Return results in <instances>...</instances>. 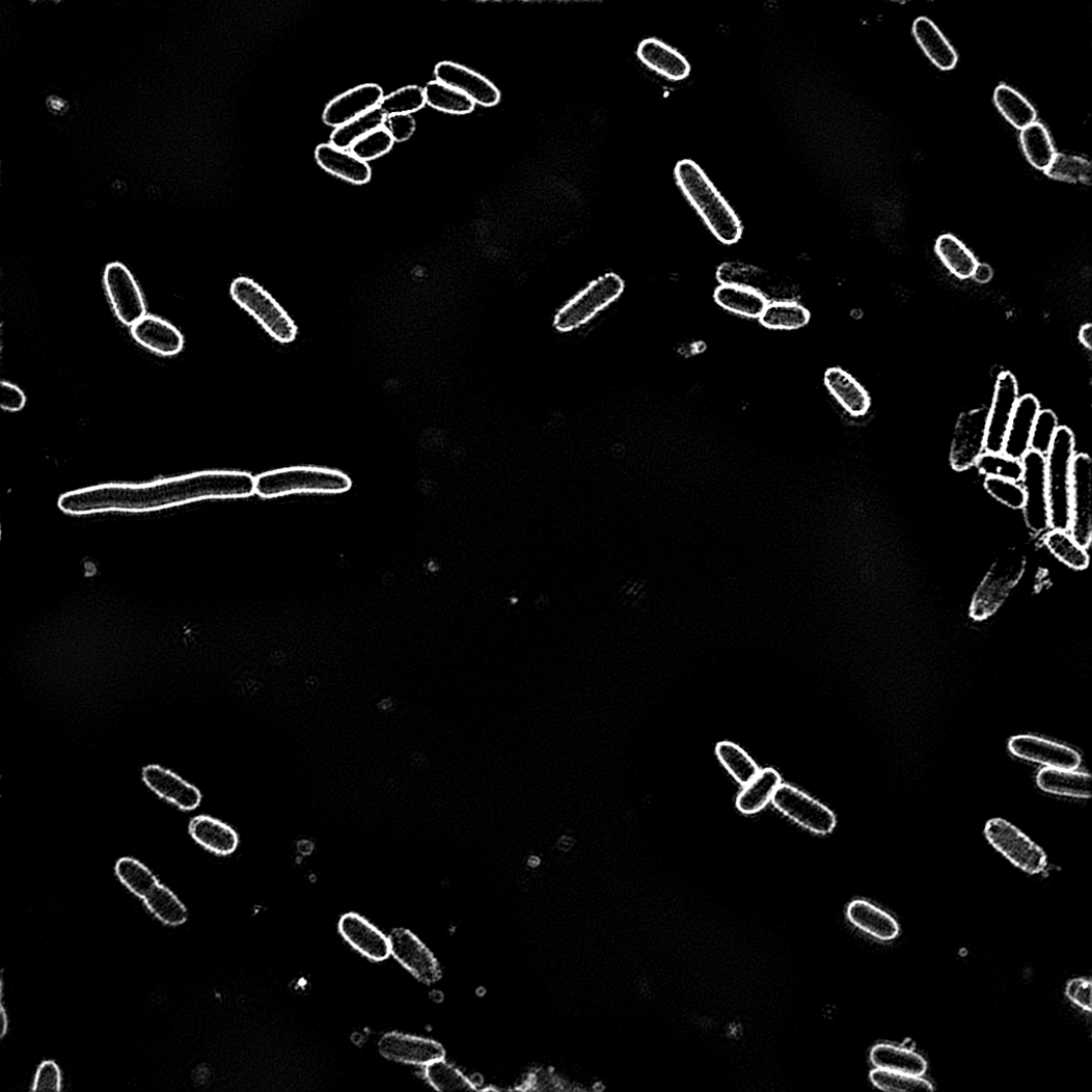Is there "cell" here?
<instances>
[{
  "mask_svg": "<svg viewBox=\"0 0 1092 1092\" xmlns=\"http://www.w3.org/2000/svg\"><path fill=\"white\" fill-rule=\"evenodd\" d=\"M623 290L622 279L612 272L606 273L559 309L555 317V328L562 332H569L588 324L616 301Z\"/></svg>",
  "mask_w": 1092,
  "mask_h": 1092,
  "instance_id": "cell-7",
  "label": "cell"
},
{
  "mask_svg": "<svg viewBox=\"0 0 1092 1092\" xmlns=\"http://www.w3.org/2000/svg\"><path fill=\"white\" fill-rule=\"evenodd\" d=\"M985 836L995 850L1021 871L1037 875L1045 870L1047 856L1043 849L1005 819H990Z\"/></svg>",
  "mask_w": 1092,
  "mask_h": 1092,
  "instance_id": "cell-8",
  "label": "cell"
},
{
  "mask_svg": "<svg viewBox=\"0 0 1092 1092\" xmlns=\"http://www.w3.org/2000/svg\"><path fill=\"white\" fill-rule=\"evenodd\" d=\"M847 918L853 926L882 943L895 940L901 932L899 922L891 914L864 900L849 904Z\"/></svg>",
  "mask_w": 1092,
  "mask_h": 1092,
  "instance_id": "cell-29",
  "label": "cell"
},
{
  "mask_svg": "<svg viewBox=\"0 0 1092 1092\" xmlns=\"http://www.w3.org/2000/svg\"><path fill=\"white\" fill-rule=\"evenodd\" d=\"M1023 476L1020 484L1026 494L1022 509L1028 529L1041 537L1050 529L1048 499L1045 480V457L1030 451L1023 458Z\"/></svg>",
  "mask_w": 1092,
  "mask_h": 1092,
  "instance_id": "cell-12",
  "label": "cell"
},
{
  "mask_svg": "<svg viewBox=\"0 0 1092 1092\" xmlns=\"http://www.w3.org/2000/svg\"><path fill=\"white\" fill-rule=\"evenodd\" d=\"M992 278L993 269L987 264L979 263L977 268H975L971 279L980 284H987L992 280Z\"/></svg>",
  "mask_w": 1092,
  "mask_h": 1092,
  "instance_id": "cell-57",
  "label": "cell"
},
{
  "mask_svg": "<svg viewBox=\"0 0 1092 1092\" xmlns=\"http://www.w3.org/2000/svg\"><path fill=\"white\" fill-rule=\"evenodd\" d=\"M1067 998L1077 1007L1087 1012L1092 1009V985L1087 979H1075L1069 982L1066 988Z\"/></svg>",
  "mask_w": 1092,
  "mask_h": 1092,
  "instance_id": "cell-55",
  "label": "cell"
},
{
  "mask_svg": "<svg viewBox=\"0 0 1092 1092\" xmlns=\"http://www.w3.org/2000/svg\"><path fill=\"white\" fill-rule=\"evenodd\" d=\"M424 91L426 104L444 113L464 115L472 113L476 107L470 98L438 81L427 83Z\"/></svg>",
  "mask_w": 1092,
  "mask_h": 1092,
  "instance_id": "cell-42",
  "label": "cell"
},
{
  "mask_svg": "<svg viewBox=\"0 0 1092 1092\" xmlns=\"http://www.w3.org/2000/svg\"><path fill=\"white\" fill-rule=\"evenodd\" d=\"M338 930L351 947L373 961L381 962L391 956L388 937L357 913L344 914Z\"/></svg>",
  "mask_w": 1092,
  "mask_h": 1092,
  "instance_id": "cell-22",
  "label": "cell"
},
{
  "mask_svg": "<svg viewBox=\"0 0 1092 1092\" xmlns=\"http://www.w3.org/2000/svg\"><path fill=\"white\" fill-rule=\"evenodd\" d=\"M716 303L738 317L759 320L769 303L759 293L738 285L720 284L714 294Z\"/></svg>",
  "mask_w": 1092,
  "mask_h": 1092,
  "instance_id": "cell-34",
  "label": "cell"
},
{
  "mask_svg": "<svg viewBox=\"0 0 1092 1092\" xmlns=\"http://www.w3.org/2000/svg\"><path fill=\"white\" fill-rule=\"evenodd\" d=\"M141 777L151 792L181 811L192 812L202 803L203 795L197 787L161 765L144 766Z\"/></svg>",
  "mask_w": 1092,
  "mask_h": 1092,
  "instance_id": "cell-17",
  "label": "cell"
},
{
  "mask_svg": "<svg viewBox=\"0 0 1092 1092\" xmlns=\"http://www.w3.org/2000/svg\"><path fill=\"white\" fill-rule=\"evenodd\" d=\"M131 332L139 345L161 357H174L185 346L181 331L158 317L146 315L131 328Z\"/></svg>",
  "mask_w": 1092,
  "mask_h": 1092,
  "instance_id": "cell-23",
  "label": "cell"
},
{
  "mask_svg": "<svg viewBox=\"0 0 1092 1092\" xmlns=\"http://www.w3.org/2000/svg\"><path fill=\"white\" fill-rule=\"evenodd\" d=\"M316 160L326 172L353 185H365L372 180V168L350 151L322 143L316 149Z\"/></svg>",
  "mask_w": 1092,
  "mask_h": 1092,
  "instance_id": "cell-26",
  "label": "cell"
},
{
  "mask_svg": "<svg viewBox=\"0 0 1092 1092\" xmlns=\"http://www.w3.org/2000/svg\"><path fill=\"white\" fill-rule=\"evenodd\" d=\"M1075 455V438L1071 429L1060 426L1055 441L1044 456L1050 529L1069 530Z\"/></svg>",
  "mask_w": 1092,
  "mask_h": 1092,
  "instance_id": "cell-4",
  "label": "cell"
},
{
  "mask_svg": "<svg viewBox=\"0 0 1092 1092\" xmlns=\"http://www.w3.org/2000/svg\"><path fill=\"white\" fill-rule=\"evenodd\" d=\"M1044 172L1053 180L1088 184L1091 180V164L1080 156L1057 153Z\"/></svg>",
  "mask_w": 1092,
  "mask_h": 1092,
  "instance_id": "cell-47",
  "label": "cell"
},
{
  "mask_svg": "<svg viewBox=\"0 0 1092 1092\" xmlns=\"http://www.w3.org/2000/svg\"><path fill=\"white\" fill-rule=\"evenodd\" d=\"M1038 788L1047 794L1077 799H1090L1092 779L1077 769L1043 768L1036 777Z\"/></svg>",
  "mask_w": 1092,
  "mask_h": 1092,
  "instance_id": "cell-28",
  "label": "cell"
},
{
  "mask_svg": "<svg viewBox=\"0 0 1092 1092\" xmlns=\"http://www.w3.org/2000/svg\"><path fill=\"white\" fill-rule=\"evenodd\" d=\"M782 784V775L774 768L760 769L759 773L737 796V810L746 815L761 812L771 802L775 791Z\"/></svg>",
  "mask_w": 1092,
  "mask_h": 1092,
  "instance_id": "cell-33",
  "label": "cell"
},
{
  "mask_svg": "<svg viewBox=\"0 0 1092 1092\" xmlns=\"http://www.w3.org/2000/svg\"><path fill=\"white\" fill-rule=\"evenodd\" d=\"M1092 460L1076 454L1072 467L1071 522L1069 533L1088 549L1092 541Z\"/></svg>",
  "mask_w": 1092,
  "mask_h": 1092,
  "instance_id": "cell-13",
  "label": "cell"
},
{
  "mask_svg": "<svg viewBox=\"0 0 1092 1092\" xmlns=\"http://www.w3.org/2000/svg\"><path fill=\"white\" fill-rule=\"evenodd\" d=\"M637 56L646 66L672 82L686 80L691 72V65L684 55L655 37L645 38L639 44Z\"/></svg>",
  "mask_w": 1092,
  "mask_h": 1092,
  "instance_id": "cell-25",
  "label": "cell"
},
{
  "mask_svg": "<svg viewBox=\"0 0 1092 1092\" xmlns=\"http://www.w3.org/2000/svg\"><path fill=\"white\" fill-rule=\"evenodd\" d=\"M825 384L831 395L850 415L859 417L869 412L871 398L867 389L844 370L828 368L825 373Z\"/></svg>",
  "mask_w": 1092,
  "mask_h": 1092,
  "instance_id": "cell-30",
  "label": "cell"
},
{
  "mask_svg": "<svg viewBox=\"0 0 1092 1092\" xmlns=\"http://www.w3.org/2000/svg\"><path fill=\"white\" fill-rule=\"evenodd\" d=\"M1077 336H1079V342L1081 343V345L1084 348H1086L1088 350H1091V348H1092V326L1090 324H1086V325L1082 326V328L1079 331V335Z\"/></svg>",
  "mask_w": 1092,
  "mask_h": 1092,
  "instance_id": "cell-59",
  "label": "cell"
},
{
  "mask_svg": "<svg viewBox=\"0 0 1092 1092\" xmlns=\"http://www.w3.org/2000/svg\"><path fill=\"white\" fill-rule=\"evenodd\" d=\"M188 832L194 842L219 856L233 854L241 843L236 829L220 819L204 814L190 819Z\"/></svg>",
  "mask_w": 1092,
  "mask_h": 1092,
  "instance_id": "cell-24",
  "label": "cell"
},
{
  "mask_svg": "<svg viewBox=\"0 0 1092 1092\" xmlns=\"http://www.w3.org/2000/svg\"><path fill=\"white\" fill-rule=\"evenodd\" d=\"M771 802L777 811L815 835L827 836L837 827V816L829 808L790 785H780Z\"/></svg>",
  "mask_w": 1092,
  "mask_h": 1092,
  "instance_id": "cell-10",
  "label": "cell"
},
{
  "mask_svg": "<svg viewBox=\"0 0 1092 1092\" xmlns=\"http://www.w3.org/2000/svg\"><path fill=\"white\" fill-rule=\"evenodd\" d=\"M810 320V311L797 301L769 302L759 319L764 327L772 330L801 329Z\"/></svg>",
  "mask_w": 1092,
  "mask_h": 1092,
  "instance_id": "cell-39",
  "label": "cell"
},
{
  "mask_svg": "<svg viewBox=\"0 0 1092 1092\" xmlns=\"http://www.w3.org/2000/svg\"><path fill=\"white\" fill-rule=\"evenodd\" d=\"M1009 752L1018 759L1047 768L1077 769L1081 755L1063 744L1035 735H1017L1008 743Z\"/></svg>",
  "mask_w": 1092,
  "mask_h": 1092,
  "instance_id": "cell-18",
  "label": "cell"
},
{
  "mask_svg": "<svg viewBox=\"0 0 1092 1092\" xmlns=\"http://www.w3.org/2000/svg\"><path fill=\"white\" fill-rule=\"evenodd\" d=\"M353 487L345 473L315 465H298L265 472L255 477V493L263 498L292 494H340Z\"/></svg>",
  "mask_w": 1092,
  "mask_h": 1092,
  "instance_id": "cell-3",
  "label": "cell"
},
{
  "mask_svg": "<svg viewBox=\"0 0 1092 1092\" xmlns=\"http://www.w3.org/2000/svg\"><path fill=\"white\" fill-rule=\"evenodd\" d=\"M0 407L12 413L23 410L27 402L22 389L8 381H2L0 384Z\"/></svg>",
  "mask_w": 1092,
  "mask_h": 1092,
  "instance_id": "cell-56",
  "label": "cell"
},
{
  "mask_svg": "<svg viewBox=\"0 0 1092 1092\" xmlns=\"http://www.w3.org/2000/svg\"><path fill=\"white\" fill-rule=\"evenodd\" d=\"M987 415L988 410L981 408L959 416L950 457L954 470L972 469L986 452Z\"/></svg>",
  "mask_w": 1092,
  "mask_h": 1092,
  "instance_id": "cell-14",
  "label": "cell"
},
{
  "mask_svg": "<svg viewBox=\"0 0 1092 1092\" xmlns=\"http://www.w3.org/2000/svg\"><path fill=\"white\" fill-rule=\"evenodd\" d=\"M425 1077L438 1091H471L475 1086L444 1059L425 1066Z\"/></svg>",
  "mask_w": 1092,
  "mask_h": 1092,
  "instance_id": "cell-45",
  "label": "cell"
},
{
  "mask_svg": "<svg viewBox=\"0 0 1092 1092\" xmlns=\"http://www.w3.org/2000/svg\"><path fill=\"white\" fill-rule=\"evenodd\" d=\"M229 295L273 340L290 345L297 339L299 328L289 311L252 278L234 279L229 286Z\"/></svg>",
  "mask_w": 1092,
  "mask_h": 1092,
  "instance_id": "cell-5",
  "label": "cell"
},
{
  "mask_svg": "<svg viewBox=\"0 0 1092 1092\" xmlns=\"http://www.w3.org/2000/svg\"><path fill=\"white\" fill-rule=\"evenodd\" d=\"M574 845V840L568 836L563 837L558 841V848L564 851H569Z\"/></svg>",
  "mask_w": 1092,
  "mask_h": 1092,
  "instance_id": "cell-61",
  "label": "cell"
},
{
  "mask_svg": "<svg viewBox=\"0 0 1092 1092\" xmlns=\"http://www.w3.org/2000/svg\"><path fill=\"white\" fill-rule=\"evenodd\" d=\"M145 908L164 925L179 927L188 920V910L176 894L162 882L142 900Z\"/></svg>",
  "mask_w": 1092,
  "mask_h": 1092,
  "instance_id": "cell-36",
  "label": "cell"
},
{
  "mask_svg": "<svg viewBox=\"0 0 1092 1092\" xmlns=\"http://www.w3.org/2000/svg\"><path fill=\"white\" fill-rule=\"evenodd\" d=\"M103 281L113 313L122 325L132 328L146 316L143 294L126 265H107Z\"/></svg>",
  "mask_w": 1092,
  "mask_h": 1092,
  "instance_id": "cell-11",
  "label": "cell"
},
{
  "mask_svg": "<svg viewBox=\"0 0 1092 1092\" xmlns=\"http://www.w3.org/2000/svg\"><path fill=\"white\" fill-rule=\"evenodd\" d=\"M913 34L929 60L944 71L955 67L958 56L948 38L927 18H919L913 24Z\"/></svg>",
  "mask_w": 1092,
  "mask_h": 1092,
  "instance_id": "cell-31",
  "label": "cell"
},
{
  "mask_svg": "<svg viewBox=\"0 0 1092 1092\" xmlns=\"http://www.w3.org/2000/svg\"><path fill=\"white\" fill-rule=\"evenodd\" d=\"M4 980L0 981V1021H2V1030H0V1037L4 1038L9 1030V1016L7 1013L6 1005L4 1002Z\"/></svg>",
  "mask_w": 1092,
  "mask_h": 1092,
  "instance_id": "cell-58",
  "label": "cell"
},
{
  "mask_svg": "<svg viewBox=\"0 0 1092 1092\" xmlns=\"http://www.w3.org/2000/svg\"><path fill=\"white\" fill-rule=\"evenodd\" d=\"M394 144L393 138L385 130L380 129L357 140L349 149L356 158L368 163L391 152Z\"/></svg>",
  "mask_w": 1092,
  "mask_h": 1092,
  "instance_id": "cell-50",
  "label": "cell"
},
{
  "mask_svg": "<svg viewBox=\"0 0 1092 1092\" xmlns=\"http://www.w3.org/2000/svg\"><path fill=\"white\" fill-rule=\"evenodd\" d=\"M48 106H49L50 110L55 112V113H63L69 108V106H67V104H66V102L64 100L60 99L59 97H55V95L50 97L48 99Z\"/></svg>",
  "mask_w": 1092,
  "mask_h": 1092,
  "instance_id": "cell-60",
  "label": "cell"
},
{
  "mask_svg": "<svg viewBox=\"0 0 1092 1092\" xmlns=\"http://www.w3.org/2000/svg\"><path fill=\"white\" fill-rule=\"evenodd\" d=\"M398 143L408 141L416 131V121L412 114H395L386 118L383 127Z\"/></svg>",
  "mask_w": 1092,
  "mask_h": 1092,
  "instance_id": "cell-54",
  "label": "cell"
},
{
  "mask_svg": "<svg viewBox=\"0 0 1092 1092\" xmlns=\"http://www.w3.org/2000/svg\"><path fill=\"white\" fill-rule=\"evenodd\" d=\"M716 756L729 773L743 787L760 771L757 763L745 750L728 740L717 744Z\"/></svg>",
  "mask_w": 1092,
  "mask_h": 1092,
  "instance_id": "cell-44",
  "label": "cell"
},
{
  "mask_svg": "<svg viewBox=\"0 0 1092 1092\" xmlns=\"http://www.w3.org/2000/svg\"><path fill=\"white\" fill-rule=\"evenodd\" d=\"M255 493V477L241 471H203L145 484H103L64 493L67 515L151 513L204 499H237Z\"/></svg>",
  "mask_w": 1092,
  "mask_h": 1092,
  "instance_id": "cell-1",
  "label": "cell"
},
{
  "mask_svg": "<svg viewBox=\"0 0 1092 1092\" xmlns=\"http://www.w3.org/2000/svg\"><path fill=\"white\" fill-rule=\"evenodd\" d=\"M870 1079L875 1087L889 1092H914L933 1090L931 1083L923 1076L891 1072L878 1068L874 1069L871 1072Z\"/></svg>",
  "mask_w": 1092,
  "mask_h": 1092,
  "instance_id": "cell-48",
  "label": "cell"
},
{
  "mask_svg": "<svg viewBox=\"0 0 1092 1092\" xmlns=\"http://www.w3.org/2000/svg\"><path fill=\"white\" fill-rule=\"evenodd\" d=\"M1041 538L1047 551L1068 568L1075 571L1088 568L1090 558L1087 549L1074 540L1069 530L1049 529Z\"/></svg>",
  "mask_w": 1092,
  "mask_h": 1092,
  "instance_id": "cell-35",
  "label": "cell"
},
{
  "mask_svg": "<svg viewBox=\"0 0 1092 1092\" xmlns=\"http://www.w3.org/2000/svg\"><path fill=\"white\" fill-rule=\"evenodd\" d=\"M1020 140L1030 164L1045 171L1057 155L1047 130L1041 124L1035 122L1021 131Z\"/></svg>",
  "mask_w": 1092,
  "mask_h": 1092,
  "instance_id": "cell-40",
  "label": "cell"
},
{
  "mask_svg": "<svg viewBox=\"0 0 1092 1092\" xmlns=\"http://www.w3.org/2000/svg\"><path fill=\"white\" fill-rule=\"evenodd\" d=\"M1026 566V556L1017 550L998 558L974 595L971 616L981 621L994 615L1017 586Z\"/></svg>",
  "mask_w": 1092,
  "mask_h": 1092,
  "instance_id": "cell-6",
  "label": "cell"
},
{
  "mask_svg": "<svg viewBox=\"0 0 1092 1092\" xmlns=\"http://www.w3.org/2000/svg\"><path fill=\"white\" fill-rule=\"evenodd\" d=\"M377 84H364L350 89L332 100L325 108L323 121L327 127L338 129L360 118L377 107L384 98Z\"/></svg>",
  "mask_w": 1092,
  "mask_h": 1092,
  "instance_id": "cell-21",
  "label": "cell"
},
{
  "mask_svg": "<svg viewBox=\"0 0 1092 1092\" xmlns=\"http://www.w3.org/2000/svg\"><path fill=\"white\" fill-rule=\"evenodd\" d=\"M1059 428V418L1055 412L1040 410L1033 428L1031 451L1045 456L1056 439Z\"/></svg>",
  "mask_w": 1092,
  "mask_h": 1092,
  "instance_id": "cell-51",
  "label": "cell"
},
{
  "mask_svg": "<svg viewBox=\"0 0 1092 1092\" xmlns=\"http://www.w3.org/2000/svg\"><path fill=\"white\" fill-rule=\"evenodd\" d=\"M62 1089V1073L58 1064L54 1061H45L38 1065L31 1091L59 1092Z\"/></svg>",
  "mask_w": 1092,
  "mask_h": 1092,
  "instance_id": "cell-53",
  "label": "cell"
},
{
  "mask_svg": "<svg viewBox=\"0 0 1092 1092\" xmlns=\"http://www.w3.org/2000/svg\"><path fill=\"white\" fill-rule=\"evenodd\" d=\"M386 118L385 111L378 105L357 120L335 129L331 134L330 143L335 147L348 149L357 140L382 129Z\"/></svg>",
  "mask_w": 1092,
  "mask_h": 1092,
  "instance_id": "cell-43",
  "label": "cell"
},
{
  "mask_svg": "<svg viewBox=\"0 0 1092 1092\" xmlns=\"http://www.w3.org/2000/svg\"><path fill=\"white\" fill-rule=\"evenodd\" d=\"M1020 400L1019 384L1010 372L999 375L987 415L986 452L1001 454L1008 427Z\"/></svg>",
  "mask_w": 1092,
  "mask_h": 1092,
  "instance_id": "cell-15",
  "label": "cell"
},
{
  "mask_svg": "<svg viewBox=\"0 0 1092 1092\" xmlns=\"http://www.w3.org/2000/svg\"><path fill=\"white\" fill-rule=\"evenodd\" d=\"M675 179L685 199L720 243L734 245L742 239V221L704 169L685 159L676 165Z\"/></svg>",
  "mask_w": 1092,
  "mask_h": 1092,
  "instance_id": "cell-2",
  "label": "cell"
},
{
  "mask_svg": "<svg viewBox=\"0 0 1092 1092\" xmlns=\"http://www.w3.org/2000/svg\"><path fill=\"white\" fill-rule=\"evenodd\" d=\"M391 955L414 978L426 985L440 981L442 972L434 954L408 929L398 928L388 935Z\"/></svg>",
  "mask_w": 1092,
  "mask_h": 1092,
  "instance_id": "cell-16",
  "label": "cell"
},
{
  "mask_svg": "<svg viewBox=\"0 0 1092 1092\" xmlns=\"http://www.w3.org/2000/svg\"><path fill=\"white\" fill-rule=\"evenodd\" d=\"M974 467H977L978 471L985 479L995 477L1020 483L1023 476L1022 461L1008 457L1003 453L985 452Z\"/></svg>",
  "mask_w": 1092,
  "mask_h": 1092,
  "instance_id": "cell-46",
  "label": "cell"
},
{
  "mask_svg": "<svg viewBox=\"0 0 1092 1092\" xmlns=\"http://www.w3.org/2000/svg\"><path fill=\"white\" fill-rule=\"evenodd\" d=\"M994 103L1004 118L1020 131L1037 120V112L1032 104L1018 91L1006 85L995 89Z\"/></svg>",
  "mask_w": 1092,
  "mask_h": 1092,
  "instance_id": "cell-38",
  "label": "cell"
},
{
  "mask_svg": "<svg viewBox=\"0 0 1092 1092\" xmlns=\"http://www.w3.org/2000/svg\"><path fill=\"white\" fill-rule=\"evenodd\" d=\"M937 252L944 265L951 271L952 275L960 280L971 279L979 261L957 238L946 234L935 243Z\"/></svg>",
  "mask_w": 1092,
  "mask_h": 1092,
  "instance_id": "cell-37",
  "label": "cell"
},
{
  "mask_svg": "<svg viewBox=\"0 0 1092 1092\" xmlns=\"http://www.w3.org/2000/svg\"><path fill=\"white\" fill-rule=\"evenodd\" d=\"M116 878L138 899L143 900L161 881L142 863L132 856L120 857L114 866Z\"/></svg>",
  "mask_w": 1092,
  "mask_h": 1092,
  "instance_id": "cell-41",
  "label": "cell"
},
{
  "mask_svg": "<svg viewBox=\"0 0 1092 1092\" xmlns=\"http://www.w3.org/2000/svg\"><path fill=\"white\" fill-rule=\"evenodd\" d=\"M528 865L531 868H537L540 865L539 857L538 856H530L529 861H528Z\"/></svg>",
  "mask_w": 1092,
  "mask_h": 1092,
  "instance_id": "cell-62",
  "label": "cell"
},
{
  "mask_svg": "<svg viewBox=\"0 0 1092 1092\" xmlns=\"http://www.w3.org/2000/svg\"><path fill=\"white\" fill-rule=\"evenodd\" d=\"M436 81L470 98L476 105L494 107L501 99L499 89L484 75L465 65L442 61L435 67Z\"/></svg>",
  "mask_w": 1092,
  "mask_h": 1092,
  "instance_id": "cell-19",
  "label": "cell"
},
{
  "mask_svg": "<svg viewBox=\"0 0 1092 1092\" xmlns=\"http://www.w3.org/2000/svg\"><path fill=\"white\" fill-rule=\"evenodd\" d=\"M985 489L994 499L1007 506L1008 509L1022 511L1026 494L1020 483L987 477L985 480Z\"/></svg>",
  "mask_w": 1092,
  "mask_h": 1092,
  "instance_id": "cell-52",
  "label": "cell"
},
{
  "mask_svg": "<svg viewBox=\"0 0 1092 1092\" xmlns=\"http://www.w3.org/2000/svg\"><path fill=\"white\" fill-rule=\"evenodd\" d=\"M717 280L720 284H732L753 290L768 302L796 301L799 289L779 273L739 262H728L719 266Z\"/></svg>",
  "mask_w": 1092,
  "mask_h": 1092,
  "instance_id": "cell-9",
  "label": "cell"
},
{
  "mask_svg": "<svg viewBox=\"0 0 1092 1092\" xmlns=\"http://www.w3.org/2000/svg\"><path fill=\"white\" fill-rule=\"evenodd\" d=\"M872 1064L882 1070L923 1076L927 1062L918 1053L890 1043H879L871 1050Z\"/></svg>",
  "mask_w": 1092,
  "mask_h": 1092,
  "instance_id": "cell-32",
  "label": "cell"
},
{
  "mask_svg": "<svg viewBox=\"0 0 1092 1092\" xmlns=\"http://www.w3.org/2000/svg\"><path fill=\"white\" fill-rule=\"evenodd\" d=\"M379 105L388 118V116L395 114H412L422 109L427 104L424 88L411 85L384 97Z\"/></svg>",
  "mask_w": 1092,
  "mask_h": 1092,
  "instance_id": "cell-49",
  "label": "cell"
},
{
  "mask_svg": "<svg viewBox=\"0 0 1092 1092\" xmlns=\"http://www.w3.org/2000/svg\"><path fill=\"white\" fill-rule=\"evenodd\" d=\"M378 1049L388 1061L421 1067L445 1058V1049L439 1042L397 1032L382 1036Z\"/></svg>",
  "mask_w": 1092,
  "mask_h": 1092,
  "instance_id": "cell-20",
  "label": "cell"
},
{
  "mask_svg": "<svg viewBox=\"0 0 1092 1092\" xmlns=\"http://www.w3.org/2000/svg\"><path fill=\"white\" fill-rule=\"evenodd\" d=\"M1040 410L1041 406L1035 397H1020L1008 427L1003 454L1022 460L1031 451L1033 428Z\"/></svg>",
  "mask_w": 1092,
  "mask_h": 1092,
  "instance_id": "cell-27",
  "label": "cell"
}]
</instances>
